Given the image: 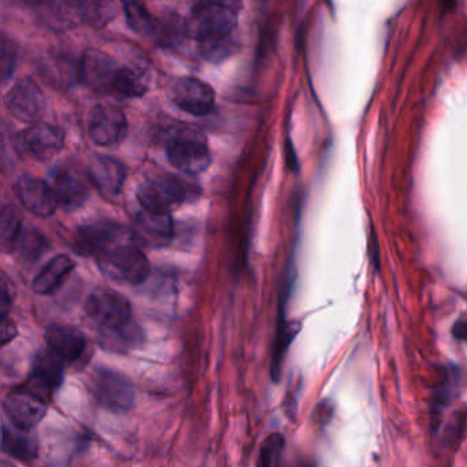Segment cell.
I'll use <instances>...</instances> for the list:
<instances>
[{"label":"cell","instance_id":"6da1fadb","mask_svg":"<svg viewBox=\"0 0 467 467\" xmlns=\"http://www.w3.org/2000/svg\"><path fill=\"white\" fill-rule=\"evenodd\" d=\"M87 316L100 329V343L108 349L127 352L143 344L144 333L133 321L127 297L111 289H95L86 302Z\"/></svg>","mask_w":467,"mask_h":467},{"label":"cell","instance_id":"7a4b0ae2","mask_svg":"<svg viewBox=\"0 0 467 467\" xmlns=\"http://www.w3.org/2000/svg\"><path fill=\"white\" fill-rule=\"evenodd\" d=\"M239 13L231 4H199L191 16L190 31L207 61L223 62L236 51Z\"/></svg>","mask_w":467,"mask_h":467},{"label":"cell","instance_id":"3957f363","mask_svg":"<svg viewBox=\"0 0 467 467\" xmlns=\"http://www.w3.org/2000/svg\"><path fill=\"white\" fill-rule=\"evenodd\" d=\"M198 196L187 180L173 174H158L144 180L138 188V201L144 212L171 215V212Z\"/></svg>","mask_w":467,"mask_h":467},{"label":"cell","instance_id":"277c9868","mask_svg":"<svg viewBox=\"0 0 467 467\" xmlns=\"http://www.w3.org/2000/svg\"><path fill=\"white\" fill-rule=\"evenodd\" d=\"M166 157L177 171L188 176L203 173L210 163L209 141L201 130H177L166 144Z\"/></svg>","mask_w":467,"mask_h":467},{"label":"cell","instance_id":"5b68a950","mask_svg":"<svg viewBox=\"0 0 467 467\" xmlns=\"http://www.w3.org/2000/svg\"><path fill=\"white\" fill-rule=\"evenodd\" d=\"M97 259L106 275L117 283L128 285L144 283L151 272L149 258L141 251L138 242H127L117 245Z\"/></svg>","mask_w":467,"mask_h":467},{"label":"cell","instance_id":"8992f818","mask_svg":"<svg viewBox=\"0 0 467 467\" xmlns=\"http://www.w3.org/2000/svg\"><path fill=\"white\" fill-rule=\"evenodd\" d=\"M89 390L95 400L111 412H128L135 404L132 382L119 371L97 368L89 379Z\"/></svg>","mask_w":467,"mask_h":467},{"label":"cell","instance_id":"52a82bcc","mask_svg":"<svg viewBox=\"0 0 467 467\" xmlns=\"http://www.w3.org/2000/svg\"><path fill=\"white\" fill-rule=\"evenodd\" d=\"M127 242H138L135 232L114 221L103 220L87 223L78 232V247L97 258Z\"/></svg>","mask_w":467,"mask_h":467},{"label":"cell","instance_id":"ba28073f","mask_svg":"<svg viewBox=\"0 0 467 467\" xmlns=\"http://www.w3.org/2000/svg\"><path fill=\"white\" fill-rule=\"evenodd\" d=\"M47 401L34 390L24 387L13 389L4 401V411L18 431H31L47 412Z\"/></svg>","mask_w":467,"mask_h":467},{"label":"cell","instance_id":"9c48e42d","mask_svg":"<svg viewBox=\"0 0 467 467\" xmlns=\"http://www.w3.org/2000/svg\"><path fill=\"white\" fill-rule=\"evenodd\" d=\"M127 133V117L117 106L100 103L89 111L88 135L97 146H117L124 140Z\"/></svg>","mask_w":467,"mask_h":467},{"label":"cell","instance_id":"30bf717a","mask_svg":"<svg viewBox=\"0 0 467 467\" xmlns=\"http://www.w3.org/2000/svg\"><path fill=\"white\" fill-rule=\"evenodd\" d=\"M171 99L180 110L196 117L209 116L217 106L212 86L196 78H180L171 84Z\"/></svg>","mask_w":467,"mask_h":467},{"label":"cell","instance_id":"8fae6325","mask_svg":"<svg viewBox=\"0 0 467 467\" xmlns=\"http://www.w3.org/2000/svg\"><path fill=\"white\" fill-rule=\"evenodd\" d=\"M121 65L100 50L89 48L84 51L78 64V78L81 83L100 94H113L114 83Z\"/></svg>","mask_w":467,"mask_h":467},{"label":"cell","instance_id":"7c38bea8","mask_svg":"<svg viewBox=\"0 0 467 467\" xmlns=\"http://www.w3.org/2000/svg\"><path fill=\"white\" fill-rule=\"evenodd\" d=\"M5 105L16 119L35 125L45 111V95L31 78H24L7 92Z\"/></svg>","mask_w":467,"mask_h":467},{"label":"cell","instance_id":"4fadbf2b","mask_svg":"<svg viewBox=\"0 0 467 467\" xmlns=\"http://www.w3.org/2000/svg\"><path fill=\"white\" fill-rule=\"evenodd\" d=\"M48 184L53 190L57 203L69 212L80 209L88 199L89 191L86 180L75 169L64 163L51 169Z\"/></svg>","mask_w":467,"mask_h":467},{"label":"cell","instance_id":"5bb4252c","mask_svg":"<svg viewBox=\"0 0 467 467\" xmlns=\"http://www.w3.org/2000/svg\"><path fill=\"white\" fill-rule=\"evenodd\" d=\"M65 363L50 349H43L35 357L31 377L26 387L50 400L53 393L64 381Z\"/></svg>","mask_w":467,"mask_h":467},{"label":"cell","instance_id":"9a60e30c","mask_svg":"<svg viewBox=\"0 0 467 467\" xmlns=\"http://www.w3.org/2000/svg\"><path fill=\"white\" fill-rule=\"evenodd\" d=\"M65 135L59 128L47 122H37L21 135V146L36 161H50L62 151Z\"/></svg>","mask_w":467,"mask_h":467},{"label":"cell","instance_id":"2e32d148","mask_svg":"<svg viewBox=\"0 0 467 467\" xmlns=\"http://www.w3.org/2000/svg\"><path fill=\"white\" fill-rule=\"evenodd\" d=\"M46 343L65 365L78 363L88 351V340L78 327L70 325H51L46 330Z\"/></svg>","mask_w":467,"mask_h":467},{"label":"cell","instance_id":"e0dca14e","mask_svg":"<svg viewBox=\"0 0 467 467\" xmlns=\"http://www.w3.org/2000/svg\"><path fill=\"white\" fill-rule=\"evenodd\" d=\"M16 192L23 206L36 217L48 218L56 213L58 203L47 182L36 177H21L16 185Z\"/></svg>","mask_w":467,"mask_h":467},{"label":"cell","instance_id":"ac0fdd59","mask_svg":"<svg viewBox=\"0 0 467 467\" xmlns=\"http://www.w3.org/2000/svg\"><path fill=\"white\" fill-rule=\"evenodd\" d=\"M88 177L106 196L119 195L127 180V168L116 158L95 155L88 165Z\"/></svg>","mask_w":467,"mask_h":467},{"label":"cell","instance_id":"d6986e66","mask_svg":"<svg viewBox=\"0 0 467 467\" xmlns=\"http://www.w3.org/2000/svg\"><path fill=\"white\" fill-rule=\"evenodd\" d=\"M75 269V262L67 255H57L37 273L32 288L39 295H51L65 283Z\"/></svg>","mask_w":467,"mask_h":467},{"label":"cell","instance_id":"ffe728a7","mask_svg":"<svg viewBox=\"0 0 467 467\" xmlns=\"http://www.w3.org/2000/svg\"><path fill=\"white\" fill-rule=\"evenodd\" d=\"M2 448L4 452L23 462L34 461L39 453L37 440L29 434V431L10 429L6 425L4 426V433H2Z\"/></svg>","mask_w":467,"mask_h":467},{"label":"cell","instance_id":"44dd1931","mask_svg":"<svg viewBox=\"0 0 467 467\" xmlns=\"http://www.w3.org/2000/svg\"><path fill=\"white\" fill-rule=\"evenodd\" d=\"M138 231L135 232L138 242L147 243H163L168 240L171 234V215L152 214V213L144 212L139 215L136 220Z\"/></svg>","mask_w":467,"mask_h":467},{"label":"cell","instance_id":"7402d4cb","mask_svg":"<svg viewBox=\"0 0 467 467\" xmlns=\"http://www.w3.org/2000/svg\"><path fill=\"white\" fill-rule=\"evenodd\" d=\"M299 329V324H296V322H281V324H278L275 344H273L272 365H270L272 379L275 381L280 379L286 352H288L289 346H291L294 338L296 337Z\"/></svg>","mask_w":467,"mask_h":467},{"label":"cell","instance_id":"603a6c76","mask_svg":"<svg viewBox=\"0 0 467 467\" xmlns=\"http://www.w3.org/2000/svg\"><path fill=\"white\" fill-rule=\"evenodd\" d=\"M23 231V218L13 206H5L0 215V247L5 254L17 248Z\"/></svg>","mask_w":467,"mask_h":467},{"label":"cell","instance_id":"cb8c5ba5","mask_svg":"<svg viewBox=\"0 0 467 467\" xmlns=\"http://www.w3.org/2000/svg\"><path fill=\"white\" fill-rule=\"evenodd\" d=\"M147 91H149V83L143 72L133 67H121L114 83V95L132 99V98L143 97Z\"/></svg>","mask_w":467,"mask_h":467},{"label":"cell","instance_id":"d4e9b609","mask_svg":"<svg viewBox=\"0 0 467 467\" xmlns=\"http://www.w3.org/2000/svg\"><path fill=\"white\" fill-rule=\"evenodd\" d=\"M125 17L130 29L139 35H154L157 32L160 23L155 20L154 16L150 15L149 10L140 4H124Z\"/></svg>","mask_w":467,"mask_h":467},{"label":"cell","instance_id":"484cf974","mask_svg":"<svg viewBox=\"0 0 467 467\" xmlns=\"http://www.w3.org/2000/svg\"><path fill=\"white\" fill-rule=\"evenodd\" d=\"M78 12H80L81 20L86 21L94 28L99 29L108 26L117 15L116 5L110 2H84L78 4Z\"/></svg>","mask_w":467,"mask_h":467},{"label":"cell","instance_id":"4316f807","mask_svg":"<svg viewBox=\"0 0 467 467\" xmlns=\"http://www.w3.org/2000/svg\"><path fill=\"white\" fill-rule=\"evenodd\" d=\"M284 439L281 434H270L261 447L258 467L280 466L281 453H283Z\"/></svg>","mask_w":467,"mask_h":467},{"label":"cell","instance_id":"83f0119b","mask_svg":"<svg viewBox=\"0 0 467 467\" xmlns=\"http://www.w3.org/2000/svg\"><path fill=\"white\" fill-rule=\"evenodd\" d=\"M467 428V412L461 411L447 423L444 429V437L442 441L448 447H453L461 441L462 436H463L464 431Z\"/></svg>","mask_w":467,"mask_h":467},{"label":"cell","instance_id":"f1b7e54d","mask_svg":"<svg viewBox=\"0 0 467 467\" xmlns=\"http://www.w3.org/2000/svg\"><path fill=\"white\" fill-rule=\"evenodd\" d=\"M13 297H15L13 283L7 277L6 273H2V284H0V313H2V321L7 319V316H9Z\"/></svg>","mask_w":467,"mask_h":467},{"label":"cell","instance_id":"f546056e","mask_svg":"<svg viewBox=\"0 0 467 467\" xmlns=\"http://www.w3.org/2000/svg\"><path fill=\"white\" fill-rule=\"evenodd\" d=\"M15 59L16 54L13 53L12 46L4 40L2 45V78L4 81H7L10 76L15 72Z\"/></svg>","mask_w":467,"mask_h":467},{"label":"cell","instance_id":"4dcf8cb0","mask_svg":"<svg viewBox=\"0 0 467 467\" xmlns=\"http://www.w3.org/2000/svg\"><path fill=\"white\" fill-rule=\"evenodd\" d=\"M452 336L459 341H467V314L459 317L452 327Z\"/></svg>","mask_w":467,"mask_h":467},{"label":"cell","instance_id":"1f68e13d","mask_svg":"<svg viewBox=\"0 0 467 467\" xmlns=\"http://www.w3.org/2000/svg\"><path fill=\"white\" fill-rule=\"evenodd\" d=\"M16 336H17V329H16L15 324L9 319H4L2 321V346H7Z\"/></svg>","mask_w":467,"mask_h":467},{"label":"cell","instance_id":"d6a6232c","mask_svg":"<svg viewBox=\"0 0 467 467\" xmlns=\"http://www.w3.org/2000/svg\"><path fill=\"white\" fill-rule=\"evenodd\" d=\"M317 420L321 423H327V420L332 417V407L327 403H321L316 410Z\"/></svg>","mask_w":467,"mask_h":467},{"label":"cell","instance_id":"836d02e7","mask_svg":"<svg viewBox=\"0 0 467 467\" xmlns=\"http://www.w3.org/2000/svg\"><path fill=\"white\" fill-rule=\"evenodd\" d=\"M295 467H316V464L313 463V462L310 461H302L299 462V463L296 464Z\"/></svg>","mask_w":467,"mask_h":467},{"label":"cell","instance_id":"e575fe53","mask_svg":"<svg viewBox=\"0 0 467 467\" xmlns=\"http://www.w3.org/2000/svg\"><path fill=\"white\" fill-rule=\"evenodd\" d=\"M2 467H16L15 464L10 463V462L4 461L2 462Z\"/></svg>","mask_w":467,"mask_h":467}]
</instances>
